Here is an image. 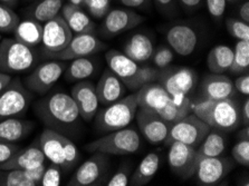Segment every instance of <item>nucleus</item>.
Here are the masks:
<instances>
[{
    "label": "nucleus",
    "mask_w": 249,
    "mask_h": 186,
    "mask_svg": "<svg viewBox=\"0 0 249 186\" xmlns=\"http://www.w3.org/2000/svg\"><path fill=\"white\" fill-rule=\"evenodd\" d=\"M34 94L26 88L18 77L13 78L0 93V120L10 117H22L28 111Z\"/></svg>",
    "instance_id": "6e6552de"
},
{
    "label": "nucleus",
    "mask_w": 249,
    "mask_h": 186,
    "mask_svg": "<svg viewBox=\"0 0 249 186\" xmlns=\"http://www.w3.org/2000/svg\"><path fill=\"white\" fill-rule=\"evenodd\" d=\"M138 107L135 93L124 96L107 105L104 109L97 111L94 117L95 128L101 134H107L110 132L127 127L134 119Z\"/></svg>",
    "instance_id": "39448f33"
},
{
    "label": "nucleus",
    "mask_w": 249,
    "mask_h": 186,
    "mask_svg": "<svg viewBox=\"0 0 249 186\" xmlns=\"http://www.w3.org/2000/svg\"><path fill=\"white\" fill-rule=\"evenodd\" d=\"M46 163L41 164L40 166H37V168L30 169H25L24 173L26 177L28 178L29 181H32L35 186H39V183L41 181V177L44 175L45 169H46Z\"/></svg>",
    "instance_id": "de8ad7c7"
},
{
    "label": "nucleus",
    "mask_w": 249,
    "mask_h": 186,
    "mask_svg": "<svg viewBox=\"0 0 249 186\" xmlns=\"http://www.w3.org/2000/svg\"><path fill=\"white\" fill-rule=\"evenodd\" d=\"M11 79L13 78L10 77V75L0 73V93H1L7 86H8V84L11 82Z\"/></svg>",
    "instance_id": "5fc2aeb1"
},
{
    "label": "nucleus",
    "mask_w": 249,
    "mask_h": 186,
    "mask_svg": "<svg viewBox=\"0 0 249 186\" xmlns=\"http://www.w3.org/2000/svg\"><path fill=\"white\" fill-rule=\"evenodd\" d=\"M145 21V17L129 8L111 9L103 18L101 26L102 35L107 38L114 37L131 30Z\"/></svg>",
    "instance_id": "a211bd4d"
},
{
    "label": "nucleus",
    "mask_w": 249,
    "mask_h": 186,
    "mask_svg": "<svg viewBox=\"0 0 249 186\" xmlns=\"http://www.w3.org/2000/svg\"><path fill=\"white\" fill-rule=\"evenodd\" d=\"M73 36V32L60 15L44 22L40 44L43 46V54H54L63 51Z\"/></svg>",
    "instance_id": "f3484780"
},
{
    "label": "nucleus",
    "mask_w": 249,
    "mask_h": 186,
    "mask_svg": "<svg viewBox=\"0 0 249 186\" xmlns=\"http://www.w3.org/2000/svg\"><path fill=\"white\" fill-rule=\"evenodd\" d=\"M199 155V154H198ZM233 169L232 159L228 157H198L194 176L199 185H216Z\"/></svg>",
    "instance_id": "ddd939ff"
},
{
    "label": "nucleus",
    "mask_w": 249,
    "mask_h": 186,
    "mask_svg": "<svg viewBox=\"0 0 249 186\" xmlns=\"http://www.w3.org/2000/svg\"><path fill=\"white\" fill-rule=\"evenodd\" d=\"M134 118L137 119L140 133L152 145L163 143L172 126L156 111L145 107H138Z\"/></svg>",
    "instance_id": "2eb2a0df"
},
{
    "label": "nucleus",
    "mask_w": 249,
    "mask_h": 186,
    "mask_svg": "<svg viewBox=\"0 0 249 186\" xmlns=\"http://www.w3.org/2000/svg\"><path fill=\"white\" fill-rule=\"evenodd\" d=\"M169 147L168 163L170 169L182 180H189L194 176L198 162L197 149L180 142H173Z\"/></svg>",
    "instance_id": "dca6fc26"
},
{
    "label": "nucleus",
    "mask_w": 249,
    "mask_h": 186,
    "mask_svg": "<svg viewBox=\"0 0 249 186\" xmlns=\"http://www.w3.org/2000/svg\"><path fill=\"white\" fill-rule=\"evenodd\" d=\"M100 104L107 106L124 97L126 87L113 71L107 68L103 71L100 81L95 85Z\"/></svg>",
    "instance_id": "4be33fe9"
},
{
    "label": "nucleus",
    "mask_w": 249,
    "mask_h": 186,
    "mask_svg": "<svg viewBox=\"0 0 249 186\" xmlns=\"http://www.w3.org/2000/svg\"><path fill=\"white\" fill-rule=\"evenodd\" d=\"M37 52L15 38L0 41V73L20 74L32 69L37 62Z\"/></svg>",
    "instance_id": "423d86ee"
},
{
    "label": "nucleus",
    "mask_w": 249,
    "mask_h": 186,
    "mask_svg": "<svg viewBox=\"0 0 249 186\" xmlns=\"http://www.w3.org/2000/svg\"><path fill=\"white\" fill-rule=\"evenodd\" d=\"M191 113L221 132H232L240 125V108L233 98L213 101L203 98L192 102Z\"/></svg>",
    "instance_id": "f03ea898"
},
{
    "label": "nucleus",
    "mask_w": 249,
    "mask_h": 186,
    "mask_svg": "<svg viewBox=\"0 0 249 186\" xmlns=\"http://www.w3.org/2000/svg\"><path fill=\"white\" fill-rule=\"evenodd\" d=\"M111 3L112 0H84L83 7L92 17L102 19L111 10Z\"/></svg>",
    "instance_id": "58836bf2"
},
{
    "label": "nucleus",
    "mask_w": 249,
    "mask_h": 186,
    "mask_svg": "<svg viewBox=\"0 0 249 186\" xmlns=\"http://www.w3.org/2000/svg\"><path fill=\"white\" fill-rule=\"evenodd\" d=\"M137 101L139 107H145L153 111H160L170 101V94L158 82H151L143 85L137 92Z\"/></svg>",
    "instance_id": "b1692460"
},
{
    "label": "nucleus",
    "mask_w": 249,
    "mask_h": 186,
    "mask_svg": "<svg viewBox=\"0 0 249 186\" xmlns=\"http://www.w3.org/2000/svg\"><path fill=\"white\" fill-rule=\"evenodd\" d=\"M240 124H243L244 126H248L249 124V100L248 96H246L243 106L240 108Z\"/></svg>",
    "instance_id": "603ef678"
},
{
    "label": "nucleus",
    "mask_w": 249,
    "mask_h": 186,
    "mask_svg": "<svg viewBox=\"0 0 249 186\" xmlns=\"http://www.w3.org/2000/svg\"><path fill=\"white\" fill-rule=\"evenodd\" d=\"M46 157L40 150L38 139L26 149H20L8 161L0 164V169H30L46 163Z\"/></svg>",
    "instance_id": "412c9836"
},
{
    "label": "nucleus",
    "mask_w": 249,
    "mask_h": 186,
    "mask_svg": "<svg viewBox=\"0 0 249 186\" xmlns=\"http://www.w3.org/2000/svg\"><path fill=\"white\" fill-rule=\"evenodd\" d=\"M126 8H138L145 9L149 6L150 0H119Z\"/></svg>",
    "instance_id": "8fccbe9b"
},
{
    "label": "nucleus",
    "mask_w": 249,
    "mask_h": 186,
    "mask_svg": "<svg viewBox=\"0 0 249 186\" xmlns=\"http://www.w3.org/2000/svg\"><path fill=\"white\" fill-rule=\"evenodd\" d=\"M20 149L21 147L16 143L1 142L0 140V164L10 159Z\"/></svg>",
    "instance_id": "a18cd8bd"
},
{
    "label": "nucleus",
    "mask_w": 249,
    "mask_h": 186,
    "mask_svg": "<svg viewBox=\"0 0 249 186\" xmlns=\"http://www.w3.org/2000/svg\"><path fill=\"white\" fill-rule=\"evenodd\" d=\"M66 67V64L62 60L55 59L40 64L25 78L24 85L34 95L44 96L59 81Z\"/></svg>",
    "instance_id": "9d476101"
},
{
    "label": "nucleus",
    "mask_w": 249,
    "mask_h": 186,
    "mask_svg": "<svg viewBox=\"0 0 249 186\" xmlns=\"http://www.w3.org/2000/svg\"><path fill=\"white\" fill-rule=\"evenodd\" d=\"M226 147H227V138L225 137L224 132L211 128L197 147V152L200 156L217 157L224 154Z\"/></svg>",
    "instance_id": "2f4dec72"
},
{
    "label": "nucleus",
    "mask_w": 249,
    "mask_h": 186,
    "mask_svg": "<svg viewBox=\"0 0 249 186\" xmlns=\"http://www.w3.org/2000/svg\"><path fill=\"white\" fill-rule=\"evenodd\" d=\"M96 70V62L92 56L73 59L65 69V77L69 82H81L90 77Z\"/></svg>",
    "instance_id": "72a5a7b5"
},
{
    "label": "nucleus",
    "mask_w": 249,
    "mask_h": 186,
    "mask_svg": "<svg viewBox=\"0 0 249 186\" xmlns=\"http://www.w3.org/2000/svg\"><path fill=\"white\" fill-rule=\"evenodd\" d=\"M173 57H175V55H173V51L171 48L168 46H160L157 51L154 49L151 58H153L154 66L158 69H162V68L168 67L172 63Z\"/></svg>",
    "instance_id": "a19ab883"
},
{
    "label": "nucleus",
    "mask_w": 249,
    "mask_h": 186,
    "mask_svg": "<svg viewBox=\"0 0 249 186\" xmlns=\"http://www.w3.org/2000/svg\"><path fill=\"white\" fill-rule=\"evenodd\" d=\"M233 161L243 166H249V139H240L231 150Z\"/></svg>",
    "instance_id": "79ce46f5"
},
{
    "label": "nucleus",
    "mask_w": 249,
    "mask_h": 186,
    "mask_svg": "<svg viewBox=\"0 0 249 186\" xmlns=\"http://www.w3.org/2000/svg\"><path fill=\"white\" fill-rule=\"evenodd\" d=\"M233 86L237 92L243 94L244 96H248L249 95V75L248 73L240 74L238 78L233 83Z\"/></svg>",
    "instance_id": "09e8293b"
},
{
    "label": "nucleus",
    "mask_w": 249,
    "mask_h": 186,
    "mask_svg": "<svg viewBox=\"0 0 249 186\" xmlns=\"http://www.w3.org/2000/svg\"><path fill=\"white\" fill-rule=\"evenodd\" d=\"M187 11H195L202 6V0H177Z\"/></svg>",
    "instance_id": "3c124183"
},
{
    "label": "nucleus",
    "mask_w": 249,
    "mask_h": 186,
    "mask_svg": "<svg viewBox=\"0 0 249 186\" xmlns=\"http://www.w3.org/2000/svg\"><path fill=\"white\" fill-rule=\"evenodd\" d=\"M110 155L94 152L92 156L80 165L69 181L70 186H92L100 183L110 168Z\"/></svg>",
    "instance_id": "4468645a"
},
{
    "label": "nucleus",
    "mask_w": 249,
    "mask_h": 186,
    "mask_svg": "<svg viewBox=\"0 0 249 186\" xmlns=\"http://www.w3.org/2000/svg\"><path fill=\"white\" fill-rule=\"evenodd\" d=\"M201 89L203 98L213 101L233 98L237 94L231 79L224 74L207 75L202 81Z\"/></svg>",
    "instance_id": "5701e85b"
},
{
    "label": "nucleus",
    "mask_w": 249,
    "mask_h": 186,
    "mask_svg": "<svg viewBox=\"0 0 249 186\" xmlns=\"http://www.w3.org/2000/svg\"><path fill=\"white\" fill-rule=\"evenodd\" d=\"M59 15L66 21V24L69 25V27L75 35L95 33V22L83 10L82 7L71 5L70 2L64 3Z\"/></svg>",
    "instance_id": "393cba45"
},
{
    "label": "nucleus",
    "mask_w": 249,
    "mask_h": 186,
    "mask_svg": "<svg viewBox=\"0 0 249 186\" xmlns=\"http://www.w3.org/2000/svg\"><path fill=\"white\" fill-rule=\"evenodd\" d=\"M0 186H35L26 177L24 170L0 169Z\"/></svg>",
    "instance_id": "c9c22d12"
},
{
    "label": "nucleus",
    "mask_w": 249,
    "mask_h": 186,
    "mask_svg": "<svg viewBox=\"0 0 249 186\" xmlns=\"http://www.w3.org/2000/svg\"><path fill=\"white\" fill-rule=\"evenodd\" d=\"M107 66L123 82L127 89L137 90L143 85L156 82L159 69L151 66H141L124 55L122 51L111 49L105 54Z\"/></svg>",
    "instance_id": "7ed1b4c3"
},
{
    "label": "nucleus",
    "mask_w": 249,
    "mask_h": 186,
    "mask_svg": "<svg viewBox=\"0 0 249 186\" xmlns=\"http://www.w3.org/2000/svg\"><path fill=\"white\" fill-rule=\"evenodd\" d=\"M0 2L10 7V8H14V7H16L18 5L19 0H0Z\"/></svg>",
    "instance_id": "6e6d98bb"
},
{
    "label": "nucleus",
    "mask_w": 249,
    "mask_h": 186,
    "mask_svg": "<svg viewBox=\"0 0 249 186\" xmlns=\"http://www.w3.org/2000/svg\"><path fill=\"white\" fill-rule=\"evenodd\" d=\"M192 101L187 95H175L163 108L157 113L170 124H175L191 113Z\"/></svg>",
    "instance_id": "c85d7f7f"
},
{
    "label": "nucleus",
    "mask_w": 249,
    "mask_h": 186,
    "mask_svg": "<svg viewBox=\"0 0 249 186\" xmlns=\"http://www.w3.org/2000/svg\"><path fill=\"white\" fill-rule=\"evenodd\" d=\"M107 48L103 41H101L94 34H77L74 35L70 44L58 52L54 54H43L45 58L62 60H73L81 57L93 56Z\"/></svg>",
    "instance_id": "f8f14e48"
},
{
    "label": "nucleus",
    "mask_w": 249,
    "mask_h": 186,
    "mask_svg": "<svg viewBox=\"0 0 249 186\" xmlns=\"http://www.w3.org/2000/svg\"><path fill=\"white\" fill-rule=\"evenodd\" d=\"M154 46L151 38L143 33L132 35L123 46V54L139 64L148 62L153 55Z\"/></svg>",
    "instance_id": "bb28decb"
},
{
    "label": "nucleus",
    "mask_w": 249,
    "mask_h": 186,
    "mask_svg": "<svg viewBox=\"0 0 249 186\" xmlns=\"http://www.w3.org/2000/svg\"><path fill=\"white\" fill-rule=\"evenodd\" d=\"M131 177V168L129 165H124L121 168L110 181L107 182V186H127Z\"/></svg>",
    "instance_id": "37998d69"
},
{
    "label": "nucleus",
    "mask_w": 249,
    "mask_h": 186,
    "mask_svg": "<svg viewBox=\"0 0 249 186\" xmlns=\"http://www.w3.org/2000/svg\"><path fill=\"white\" fill-rule=\"evenodd\" d=\"M233 59V49L225 45H218L209 51L207 66L213 74H224L229 70Z\"/></svg>",
    "instance_id": "473e14b6"
},
{
    "label": "nucleus",
    "mask_w": 249,
    "mask_h": 186,
    "mask_svg": "<svg viewBox=\"0 0 249 186\" xmlns=\"http://www.w3.org/2000/svg\"><path fill=\"white\" fill-rule=\"evenodd\" d=\"M36 116L46 128L74 137L81 132L82 118L73 97L66 93H52L34 105Z\"/></svg>",
    "instance_id": "f257e3e1"
},
{
    "label": "nucleus",
    "mask_w": 249,
    "mask_h": 186,
    "mask_svg": "<svg viewBox=\"0 0 249 186\" xmlns=\"http://www.w3.org/2000/svg\"><path fill=\"white\" fill-rule=\"evenodd\" d=\"M228 33L238 40H249V25L237 18H228L226 20Z\"/></svg>",
    "instance_id": "4c0bfd02"
},
{
    "label": "nucleus",
    "mask_w": 249,
    "mask_h": 186,
    "mask_svg": "<svg viewBox=\"0 0 249 186\" xmlns=\"http://www.w3.org/2000/svg\"><path fill=\"white\" fill-rule=\"evenodd\" d=\"M249 70V40H239L233 49L232 64L229 68L231 74L240 75Z\"/></svg>",
    "instance_id": "f704fd0d"
},
{
    "label": "nucleus",
    "mask_w": 249,
    "mask_h": 186,
    "mask_svg": "<svg viewBox=\"0 0 249 186\" xmlns=\"http://www.w3.org/2000/svg\"><path fill=\"white\" fill-rule=\"evenodd\" d=\"M69 2L71 3V5L82 7V8H83V5H84V0H69Z\"/></svg>",
    "instance_id": "4d7b16f0"
},
{
    "label": "nucleus",
    "mask_w": 249,
    "mask_h": 186,
    "mask_svg": "<svg viewBox=\"0 0 249 186\" xmlns=\"http://www.w3.org/2000/svg\"><path fill=\"white\" fill-rule=\"evenodd\" d=\"M160 166V155L157 153H149L142 159L138 169L130 177L129 185L143 186L150 183L156 176Z\"/></svg>",
    "instance_id": "c756f323"
},
{
    "label": "nucleus",
    "mask_w": 249,
    "mask_h": 186,
    "mask_svg": "<svg viewBox=\"0 0 249 186\" xmlns=\"http://www.w3.org/2000/svg\"><path fill=\"white\" fill-rule=\"evenodd\" d=\"M170 48L181 56H189L198 46V34L186 22H177L170 26L165 34Z\"/></svg>",
    "instance_id": "6ab92c4d"
},
{
    "label": "nucleus",
    "mask_w": 249,
    "mask_h": 186,
    "mask_svg": "<svg viewBox=\"0 0 249 186\" xmlns=\"http://www.w3.org/2000/svg\"><path fill=\"white\" fill-rule=\"evenodd\" d=\"M35 128L33 120L22 119L20 117H10L0 120V140L17 143L24 140Z\"/></svg>",
    "instance_id": "a878e982"
},
{
    "label": "nucleus",
    "mask_w": 249,
    "mask_h": 186,
    "mask_svg": "<svg viewBox=\"0 0 249 186\" xmlns=\"http://www.w3.org/2000/svg\"><path fill=\"white\" fill-rule=\"evenodd\" d=\"M25 2H34V1H38V0H24Z\"/></svg>",
    "instance_id": "13d9d810"
},
{
    "label": "nucleus",
    "mask_w": 249,
    "mask_h": 186,
    "mask_svg": "<svg viewBox=\"0 0 249 186\" xmlns=\"http://www.w3.org/2000/svg\"><path fill=\"white\" fill-rule=\"evenodd\" d=\"M63 5L64 0H38L32 2L25 11L29 18L44 24L58 16Z\"/></svg>",
    "instance_id": "7c9ffc66"
},
{
    "label": "nucleus",
    "mask_w": 249,
    "mask_h": 186,
    "mask_svg": "<svg viewBox=\"0 0 249 186\" xmlns=\"http://www.w3.org/2000/svg\"><path fill=\"white\" fill-rule=\"evenodd\" d=\"M226 1H227V2H236L237 0H226Z\"/></svg>",
    "instance_id": "bf43d9fd"
},
{
    "label": "nucleus",
    "mask_w": 249,
    "mask_h": 186,
    "mask_svg": "<svg viewBox=\"0 0 249 186\" xmlns=\"http://www.w3.org/2000/svg\"><path fill=\"white\" fill-rule=\"evenodd\" d=\"M153 1L156 3L158 10L164 16L172 17L178 11L177 0H153Z\"/></svg>",
    "instance_id": "49530a36"
},
{
    "label": "nucleus",
    "mask_w": 249,
    "mask_h": 186,
    "mask_svg": "<svg viewBox=\"0 0 249 186\" xmlns=\"http://www.w3.org/2000/svg\"><path fill=\"white\" fill-rule=\"evenodd\" d=\"M19 21V15L15 13L13 8L0 2V34H13Z\"/></svg>",
    "instance_id": "e433bc0d"
},
{
    "label": "nucleus",
    "mask_w": 249,
    "mask_h": 186,
    "mask_svg": "<svg viewBox=\"0 0 249 186\" xmlns=\"http://www.w3.org/2000/svg\"><path fill=\"white\" fill-rule=\"evenodd\" d=\"M206 5L210 16L214 20H220L224 17L226 8H227V1L226 0H206Z\"/></svg>",
    "instance_id": "c03bdc74"
},
{
    "label": "nucleus",
    "mask_w": 249,
    "mask_h": 186,
    "mask_svg": "<svg viewBox=\"0 0 249 186\" xmlns=\"http://www.w3.org/2000/svg\"><path fill=\"white\" fill-rule=\"evenodd\" d=\"M90 153L100 152L107 155H130L141 147V137L132 127L110 132L85 146Z\"/></svg>",
    "instance_id": "0eeeda50"
},
{
    "label": "nucleus",
    "mask_w": 249,
    "mask_h": 186,
    "mask_svg": "<svg viewBox=\"0 0 249 186\" xmlns=\"http://www.w3.org/2000/svg\"><path fill=\"white\" fill-rule=\"evenodd\" d=\"M197 81L198 76L191 68L169 65L159 69L156 82L163 86L170 96H175L190 94L197 85Z\"/></svg>",
    "instance_id": "9b49d317"
},
{
    "label": "nucleus",
    "mask_w": 249,
    "mask_h": 186,
    "mask_svg": "<svg viewBox=\"0 0 249 186\" xmlns=\"http://www.w3.org/2000/svg\"><path fill=\"white\" fill-rule=\"evenodd\" d=\"M210 130L211 127L208 124L190 113L172 125L164 144L169 146L173 142H180L197 149Z\"/></svg>",
    "instance_id": "1a4fd4ad"
},
{
    "label": "nucleus",
    "mask_w": 249,
    "mask_h": 186,
    "mask_svg": "<svg viewBox=\"0 0 249 186\" xmlns=\"http://www.w3.org/2000/svg\"><path fill=\"white\" fill-rule=\"evenodd\" d=\"M38 143L47 161L58 165L65 173L71 172L80 162V151L73 140L51 128L41 132Z\"/></svg>",
    "instance_id": "20e7f679"
},
{
    "label": "nucleus",
    "mask_w": 249,
    "mask_h": 186,
    "mask_svg": "<svg viewBox=\"0 0 249 186\" xmlns=\"http://www.w3.org/2000/svg\"><path fill=\"white\" fill-rule=\"evenodd\" d=\"M71 96L77 105L81 118L90 121L99 111V98L96 95L95 85L92 82L81 81L71 88Z\"/></svg>",
    "instance_id": "aec40b11"
},
{
    "label": "nucleus",
    "mask_w": 249,
    "mask_h": 186,
    "mask_svg": "<svg viewBox=\"0 0 249 186\" xmlns=\"http://www.w3.org/2000/svg\"><path fill=\"white\" fill-rule=\"evenodd\" d=\"M1 39H2V36H1V34H0V41H1Z\"/></svg>",
    "instance_id": "052dcab7"
},
{
    "label": "nucleus",
    "mask_w": 249,
    "mask_h": 186,
    "mask_svg": "<svg viewBox=\"0 0 249 186\" xmlns=\"http://www.w3.org/2000/svg\"><path fill=\"white\" fill-rule=\"evenodd\" d=\"M14 38L28 47H37L41 44L43 24L33 18L20 20L14 30Z\"/></svg>",
    "instance_id": "cd10ccee"
},
{
    "label": "nucleus",
    "mask_w": 249,
    "mask_h": 186,
    "mask_svg": "<svg viewBox=\"0 0 249 186\" xmlns=\"http://www.w3.org/2000/svg\"><path fill=\"white\" fill-rule=\"evenodd\" d=\"M60 182H62V169L58 165L51 163L46 166L39 186H59Z\"/></svg>",
    "instance_id": "ea45409f"
},
{
    "label": "nucleus",
    "mask_w": 249,
    "mask_h": 186,
    "mask_svg": "<svg viewBox=\"0 0 249 186\" xmlns=\"http://www.w3.org/2000/svg\"><path fill=\"white\" fill-rule=\"evenodd\" d=\"M238 15H239V19L249 24V2L248 1H245L244 3H241L238 10Z\"/></svg>",
    "instance_id": "864d4df0"
}]
</instances>
